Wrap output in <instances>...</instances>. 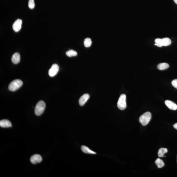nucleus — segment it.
I'll return each mask as SVG.
<instances>
[{"mask_svg":"<svg viewBox=\"0 0 177 177\" xmlns=\"http://www.w3.org/2000/svg\"><path fill=\"white\" fill-rule=\"evenodd\" d=\"M46 107V104L44 101H40L36 104L35 109V114L37 116H40L43 113Z\"/></svg>","mask_w":177,"mask_h":177,"instance_id":"f257e3e1","label":"nucleus"},{"mask_svg":"<svg viewBox=\"0 0 177 177\" xmlns=\"http://www.w3.org/2000/svg\"><path fill=\"white\" fill-rule=\"evenodd\" d=\"M23 85V82L20 79H15L12 81L9 85V90L11 91H15L21 87Z\"/></svg>","mask_w":177,"mask_h":177,"instance_id":"f03ea898","label":"nucleus"},{"mask_svg":"<svg viewBox=\"0 0 177 177\" xmlns=\"http://www.w3.org/2000/svg\"><path fill=\"white\" fill-rule=\"evenodd\" d=\"M152 118V114L149 112H146L140 117L139 121L143 126L147 125L150 121Z\"/></svg>","mask_w":177,"mask_h":177,"instance_id":"7ed1b4c3","label":"nucleus"},{"mask_svg":"<svg viewBox=\"0 0 177 177\" xmlns=\"http://www.w3.org/2000/svg\"><path fill=\"white\" fill-rule=\"evenodd\" d=\"M118 107L120 110H123L126 109L127 105L126 103V96L125 94H122L118 99Z\"/></svg>","mask_w":177,"mask_h":177,"instance_id":"20e7f679","label":"nucleus"},{"mask_svg":"<svg viewBox=\"0 0 177 177\" xmlns=\"http://www.w3.org/2000/svg\"><path fill=\"white\" fill-rule=\"evenodd\" d=\"M59 67L58 64H54L51 66L49 70L48 74L49 76L53 77L56 75L59 71Z\"/></svg>","mask_w":177,"mask_h":177,"instance_id":"39448f33","label":"nucleus"},{"mask_svg":"<svg viewBox=\"0 0 177 177\" xmlns=\"http://www.w3.org/2000/svg\"><path fill=\"white\" fill-rule=\"evenodd\" d=\"M42 158L40 154H35L31 156L30 161L31 162L34 164L37 163H40L42 161Z\"/></svg>","mask_w":177,"mask_h":177,"instance_id":"423d86ee","label":"nucleus"},{"mask_svg":"<svg viewBox=\"0 0 177 177\" xmlns=\"http://www.w3.org/2000/svg\"><path fill=\"white\" fill-rule=\"evenodd\" d=\"M22 20L20 19H18L14 22L13 25V28L15 32H19L21 28Z\"/></svg>","mask_w":177,"mask_h":177,"instance_id":"0eeeda50","label":"nucleus"},{"mask_svg":"<svg viewBox=\"0 0 177 177\" xmlns=\"http://www.w3.org/2000/svg\"><path fill=\"white\" fill-rule=\"evenodd\" d=\"M90 98V95L87 93L83 95L80 97L79 100V105L81 106H83L86 102Z\"/></svg>","mask_w":177,"mask_h":177,"instance_id":"6e6552de","label":"nucleus"},{"mask_svg":"<svg viewBox=\"0 0 177 177\" xmlns=\"http://www.w3.org/2000/svg\"><path fill=\"white\" fill-rule=\"evenodd\" d=\"M165 104L169 109L171 110H176L177 109V105L174 102L169 100L165 101Z\"/></svg>","mask_w":177,"mask_h":177,"instance_id":"1a4fd4ad","label":"nucleus"},{"mask_svg":"<svg viewBox=\"0 0 177 177\" xmlns=\"http://www.w3.org/2000/svg\"><path fill=\"white\" fill-rule=\"evenodd\" d=\"M0 126L2 128H9L12 127L11 122L8 119H3L0 121Z\"/></svg>","mask_w":177,"mask_h":177,"instance_id":"9d476101","label":"nucleus"},{"mask_svg":"<svg viewBox=\"0 0 177 177\" xmlns=\"http://www.w3.org/2000/svg\"><path fill=\"white\" fill-rule=\"evenodd\" d=\"M11 59L13 63L15 64H17L20 61V54L18 53H14Z\"/></svg>","mask_w":177,"mask_h":177,"instance_id":"9b49d317","label":"nucleus"},{"mask_svg":"<svg viewBox=\"0 0 177 177\" xmlns=\"http://www.w3.org/2000/svg\"><path fill=\"white\" fill-rule=\"evenodd\" d=\"M81 150L83 153L87 154H97L95 152H94L91 150L88 147L85 146H82L81 147Z\"/></svg>","mask_w":177,"mask_h":177,"instance_id":"f8f14e48","label":"nucleus"},{"mask_svg":"<svg viewBox=\"0 0 177 177\" xmlns=\"http://www.w3.org/2000/svg\"><path fill=\"white\" fill-rule=\"evenodd\" d=\"M169 65L168 64L163 63L159 64L157 66L158 69L161 70H166L169 68Z\"/></svg>","mask_w":177,"mask_h":177,"instance_id":"ddd939ff","label":"nucleus"},{"mask_svg":"<svg viewBox=\"0 0 177 177\" xmlns=\"http://www.w3.org/2000/svg\"><path fill=\"white\" fill-rule=\"evenodd\" d=\"M162 46H168L171 43V40L169 38H164L162 39Z\"/></svg>","mask_w":177,"mask_h":177,"instance_id":"4468645a","label":"nucleus"},{"mask_svg":"<svg viewBox=\"0 0 177 177\" xmlns=\"http://www.w3.org/2000/svg\"><path fill=\"white\" fill-rule=\"evenodd\" d=\"M168 152V150L166 148H161L159 149L158 153V156L159 157H164V154Z\"/></svg>","mask_w":177,"mask_h":177,"instance_id":"2eb2a0df","label":"nucleus"},{"mask_svg":"<svg viewBox=\"0 0 177 177\" xmlns=\"http://www.w3.org/2000/svg\"><path fill=\"white\" fill-rule=\"evenodd\" d=\"M155 163L157 165V167L159 168H161L164 166V163L163 161L159 158H158L156 159Z\"/></svg>","mask_w":177,"mask_h":177,"instance_id":"dca6fc26","label":"nucleus"},{"mask_svg":"<svg viewBox=\"0 0 177 177\" xmlns=\"http://www.w3.org/2000/svg\"><path fill=\"white\" fill-rule=\"evenodd\" d=\"M66 55L69 57L76 56L77 55L78 53L75 51L73 50H70L66 52Z\"/></svg>","mask_w":177,"mask_h":177,"instance_id":"f3484780","label":"nucleus"},{"mask_svg":"<svg viewBox=\"0 0 177 177\" xmlns=\"http://www.w3.org/2000/svg\"><path fill=\"white\" fill-rule=\"evenodd\" d=\"M92 43L91 40L89 38H87L85 39L84 41V46L86 47H90Z\"/></svg>","mask_w":177,"mask_h":177,"instance_id":"a211bd4d","label":"nucleus"},{"mask_svg":"<svg viewBox=\"0 0 177 177\" xmlns=\"http://www.w3.org/2000/svg\"><path fill=\"white\" fill-rule=\"evenodd\" d=\"M162 39L159 38L156 39L155 40V42L156 43L155 45L158 47H161L162 46Z\"/></svg>","mask_w":177,"mask_h":177,"instance_id":"6ab92c4d","label":"nucleus"},{"mask_svg":"<svg viewBox=\"0 0 177 177\" xmlns=\"http://www.w3.org/2000/svg\"><path fill=\"white\" fill-rule=\"evenodd\" d=\"M28 6L30 9H33L35 7V3L34 0H29L28 2Z\"/></svg>","mask_w":177,"mask_h":177,"instance_id":"aec40b11","label":"nucleus"},{"mask_svg":"<svg viewBox=\"0 0 177 177\" xmlns=\"http://www.w3.org/2000/svg\"><path fill=\"white\" fill-rule=\"evenodd\" d=\"M172 85L177 89V79H174L172 82Z\"/></svg>","mask_w":177,"mask_h":177,"instance_id":"412c9836","label":"nucleus"},{"mask_svg":"<svg viewBox=\"0 0 177 177\" xmlns=\"http://www.w3.org/2000/svg\"><path fill=\"white\" fill-rule=\"evenodd\" d=\"M173 126H174V128L176 129L177 130V123H175V124H174V125H173Z\"/></svg>","mask_w":177,"mask_h":177,"instance_id":"4be33fe9","label":"nucleus"},{"mask_svg":"<svg viewBox=\"0 0 177 177\" xmlns=\"http://www.w3.org/2000/svg\"><path fill=\"white\" fill-rule=\"evenodd\" d=\"M174 2L177 4V0H174Z\"/></svg>","mask_w":177,"mask_h":177,"instance_id":"5701e85b","label":"nucleus"}]
</instances>
